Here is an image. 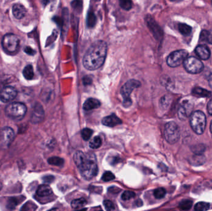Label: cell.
Wrapping results in <instances>:
<instances>
[{
  "mask_svg": "<svg viewBox=\"0 0 212 211\" xmlns=\"http://www.w3.org/2000/svg\"><path fill=\"white\" fill-rule=\"evenodd\" d=\"M107 52V45L104 41L98 40L94 42L86 52L83 64L84 67L90 71L101 68L105 62Z\"/></svg>",
  "mask_w": 212,
  "mask_h": 211,
  "instance_id": "1",
  "label": "cell"
},
{
  "mask_svg": "<svg viewBox=\"0 0 212 211\" xmlns=\"http://www.w3.org/2000/svg\"><path fill=\"white\" fill-rule=\"evenodd\" d=\"M27 106L21 102H12L6 106L5 113L7 116L14 121L22 119L26 113Z\"/></svg>",
  "mask_w": 212,
  "mask_h": 211,
  "instance_id": "2",
  "label": "cell"
},
{
  "mask_svg": "<svg viewBox=\"0 0 212 211\" xmlns=\"http://www.w3.org/2000/svg\"><path fill=\"white\" fill-rule=\"evenodd\" d=\"M2 47L9 55H15L19 50L20 41L18 37L13 34H6L2 39Z\"/></svg>",
  "mask_w": 212,
  "mask_h": 211,
  "instance_id": "3",
  "label": "cell"
},
{
  "mask_svg": "<svg viewBox=\"0 0 212 211\" xmlns=\"http://www.w3.org/2000/svg\"><path fill=\"white\" fill-rule=\"evenodd\" d=\"M207 119L205 114L201 111H196L191 113L190 124L192 130L197 134L204 133L206 127Z\"/></svg>",
  "mask_w": 212,
  "mask_h": 211,
  "instance_id": "4",
  "label": "cell"
},
{
  "mask_svg": "<svg viewBox=\"0 0 212 211\" xmlns=\"http://www.w3.org/2000/svg\"><path fill=\"white\" fill-rule=\"evenodd\" d=\"M141 86L140 81L135 79H130L121 88L120 93L123 99V106L128 107L131 105V100L130 95L135 89L138 88Z\"/></svg>",
  "mask_w": 212,
  "mask_h": 211,
  "instance_id": "5",
  "label": "cell"
},
{
  "mask_svg": "<svg viewBox=\"0 0 212 211\" xmlns=\"http://www.w3.org/2000/svg\"><path fill=\"white\" fill-rule=\"evenodd\" d=\"M164 134L166 141L171 144H174L180 137L179 127L174 121L168 122L165 125Z\"/></svg>",
  "mask_w": 212,
  "mask_h": 211,
  "instance_id": "6",
  "label": "cell"
},
{
  "mask_svg": "<svg viewBox=\"0 0 212 211\" xmlns=\"http://www.w3.org/2000/svg\"><path fill=\"white\" fill-rule=\"evenodd\" d=\"M189 53L186 50H179L172 52L167 58V64L171 68H176L182 63L187 58Z\"/></svg>",
  "mask_w": 212,
  "mask_h": 211,
  "instance_id": "7",
  "label": "cell"
},
{
  "mask_svg": "<svg viewBox=\"0 0 212 211\" xmlns=\"http://www.w3.org/2000/svg\"><path fill=\"white\" fill-rule=\"evenodd\" d=\"M183 64L186 70L191 74H199L204 70V64L202 62L194 56L187 58Z\"/></svg>",
  "mask_w": 212,
  "mask_h": 211,
  "instance_id": "8",
  "label": "cell"
},
{
  "mask_svg": "<svg viewBox=\"0 0 212 211\" xmlns=\"http://www.w3.org/2000/svg\"><path fill=\"white\" fill-rule=\"evenodd\" d=\"M81 174L86 180H91L96 177L98 172L97 164L92 160H88L80 168Z\"/></svg>",
  "mask_w": 212,
  "mask_h": 211,
  "instance_id": "9",
  "label": "cell"
},
{
  "mask_svg": "<svg viewBox=\"0 0 212 211\" xmlns=\"http://www.w3.org/2000/svg\"><path fill=\"white\" fill-rule=\"evenodd\" d=\"M14 132L10 127H4L0 130V147H8L14 139Z\"/></svg>",
  "mask_w": 212,
  "mask_h": 211,
  "instance_id": "10",
  "label": "cell"
},
{
  "mask_svg": "<svg viewBox=\"0 0 212 211\" xmlns=\"http://www.w3.org/2000/svg\"><path fill=\"white\" fill-rule=\"evenodd\" d=\"M16 89L11 86H6L0 91V101L4 103L12 101L17 96Z\"/></svg>",
  "mask_w": 212,
  "mask_h": 211,
  "instance_id": "11",
  "label": "cell"
},
{
  "mask_svg": "<svg viewBox=\"0 0 212 211\" xmlns=\"http://www.w3.org/2000/svg\"><path fill=\"white\" fill-rule=\"evenodd\" d=\"M44 117V111L41 105L36 104L34 106L30 116V121L32 123L37 124L41 122Z\"/></svg>",
  "mask_w": 212,
  "mask_h": 211,
  "instance_id": "12",
  "label": "cell"
},
{
  "mask_svg": "<svg viewBox=\"0 0 212 211\" xmlns=\"http://www.w3.org/2000/svg\"><path fill=\"white\" fill-rule=\"evenodd\" d=\"M192 106L188 102H184L178 110V116L181 120H185L192 110Z\"/></svg>",
  "mask_w": 212,
  "mask_h": 211,
  "instance_id": "13",
  "label": "cell"
},
{
  "mask_svg": "<svg viewBox=\"0 0 212 211\" xmlns=\"http://www.w3.org/2000/svg\"><path fill=\"white\" fill-rule=\"evenodd\" d=\"M195 52L197 56L203 60H207L210 57V51L209 48L205 45H200L196 47Z\"/></svg>",
  "mask_w": 212,
  "mask_h": 211,
  "instance_id": "14",
  "label": "cell"
},
{
  "mask_svg": "<svg viewBox=\"0 0 212 211\" xmlns=\"http://www.w3.org/2000/svg\"><path fill=\"white\" fill-rule=\"evenodd\" d=\"M103 124L108 127H114L122 123V121L115 114H112L111 115L104 117L102 120Z\"/></svg>",
  "mask_w": 212,
  "mask_h": 211,
  "instance_id": "15",
  "label": "cell"
},
{
  "mask_svg": "<svg viewBox=\"0 0 212 211\" xmlns=\"http://www.w3.org/2000/svg\"><path fill=\"white\" fill-rule=\"evenodd\" d=\"M12 12L15 18L17 19H21L25 16L27 10L23 5L16 3L12 6Z\"/></svg>",
  "mask_w": 212,
  "mask_h": 211,
  "instance_id": "16",
  "label": "cell"
},
{
  "mask_svg": "<svg viewBox=\"0 0 212 211\" xmlns=\"http://www.w3.org/2000/svg\"><path fill=\"white\" fill-rule=\"evenodd\" d=\"M73 160L75 165L80 169L88 160L86 155L81 151H77L73 155Z\"/></svg>",
  "mask_w": 212,
  "mask_h": 211,
  "instance_id": "17",
  "label": "cell"
},
{
  "mask_svg": "<svg viewBox=\"0 0 212 211\" xmlns=\"http://www.w3.org/2000/svg\"><path fill=\"white\" fill-rule=\"evenodd\" d=\"M99 101L93 98H90L85 101L83 104V109L86 111H91L94 109H96L101 106Z\"/></svg>",
  "mask_w": 212,
  "mask_h": 211,
  "instance_id": "18",
  "label": "cell"
},
{
  "mask_svg": "<svg viewBox=\"0 0 212 211\" xmlns=\"http://www.w3.org/2000/svg\"><path fill=\"white\" fill-rule=\"evenodd\" d=\"M192 93L194 96L199 97H209L211 96L210 91L200 87L194 88L192 91Z\"/></svg>",
  "mask_w": 212,
  "mask_h": 211,
  "instance_id": "19",
  "label": "cell"
},
{
  "mask_svg": "<svg viewBox=\"0 0 212 211\" xmlns=\"http://www.w3.org/2000/svg\"><path fill=\"white\" fill-rule=\"evenodd\" d=\"M52 193V188L47 185H42L39 186L37 190V195L40 197H45Z\"/></svg>",
  "mask_w": 212,
  "mask_h": 211,
  "instance_id": "20",
  "label": "cell"
},
{
  "mask_svg": "<svg viewBox=\"0 0 212 211\" xmlns=\"http://www.w3.org/2000/svg\"><path fill=\"white\" fill-rule=\"evenodd\" d=\"M189 162L193 165L199 166L205 162V157L203 155H194L189 158Z\"/></svg>",
  "mask_w": 212,
  "mask_h": 211,
  "instance_id": "21",
  "label": "cell"
},
{
  "mask_svg": "<svg viewBox=\"0 0 212 211\" xmlns=\"http://www.w3.org/2000/svg\"><path fill=\"white\" fill-rule=\"evenodd\" d=\"M23 76L27 80H31L34 76V69L31 65H27L23 70Z\"/></svg>",
  "mask_w": 212,
  "mask_h": 211,
  "instance_id": "22",
  "label": "cell"
},
{
  "mask_svg": "<svg viewBox=\"0 0 212 211\" xmlns=\"http://www.w3.org/2000/svg\"><path fill=\"white\" fill-rule=\"evenodd\" d=\"M200 38L201 41L212 44V30H203L201 32Z\"/></svg>",
  "mask_w": 212,
  "mask_h": 211,
  "instance_id": "23",
  "label": "cell"
},
{
  "mask_svg": "<svg viewBox=\"0 0 212 211\" xmlns=\"http://www.w3.org/2000/svg\"><path fill=\"white\" fill-rule=\"evenodd\" d=\"M178 29L180 33L184 35H188L192 32V27L184 24V23H180L178 25Z\"/></svg>",
  "mask_w": 212,
  "mask_h": 211,
  "instance_id": "24",
  "label": "cell"
},
{
  "mask_svg": "<svg viewBox=\"0 0 212 211\" xmlns=\"http://www.w3.org/2000/svg\"><path fill=\"white\" fill-rule=\"evenodd\" d=\"M21 201H22L20 200L19 198H16V197L9 198V200H7V209H9L10 210H13V209H16V206Z\"/></svg>",
  "mask_w": 212,
  "mask_h": 211,
  "instance_id": "25",
  "label": "cell"
},
{
  "mask_svg": "<svg viewBox=\"0 0 212 211\" xmlns=\"http://www.w3.org/2000/svg\"><path fill=\"white\" fill-rule=\"evenodd\" d=\"M191 150L194 155H203L205 150V146L202 144H199L191 147Z\"/></svg>",
  "mask_w": 212,
  "mask_h": 211,
  "instance_id": "26",
  "label": "cell"
},
{
  "mask_svg": "<svg viewBox=\"0 0 212 211\" xmlns=\"http://www.w3.org/2000/svg\"><path fill=\"white\" fill-rule=\"evenodd\" d=\"M86 204V201L84 198H79L73 200L71 203V206L73 209H79Z\"/></svg>",
  "mask_w": 212,
  "mask_h": 211,
  "instance_id": "27",
  "label": "cell"
},
{
  "mask_svg": "<svg viewBox=\"0 0 212 211\" xmlns=\"http://www.w3.org/2000/svg\"><path fill=\"white\" fill-rule=\"evenodd\" d=\"M37 209V205L32 201L26 202L21 208L20 211H35Z\"/></svg>",
  "mask_w": 212,
  "mask_h": 211,
  "instance_id": "28",
  "label": "cell"
},
{
  "mask_svg": "<svg viewBox=\"0 0 212 211\" xmlns=\"http://www.w3.org/2000/svg\"><path fill=\"white\" fill-rule=\"evenodd\" d=\"M48 163L50 165L55 166H62L64 164V160L58 157H52L48 159Z\"/></svg>",
  "mask_w": 212,
  "mask_h": 211,
  "instance_id": "29",
  "label": "cell"
},
{
  "mask_svg": "<svg viewBox=\"0 0 212 211\" xmlns=\"http://www.w3.org/2000/svg\"><path fill=\"white\" fill-rule=\"evenodd\" d=\"M102 144V140L99 136L94 137L90 142V147L91 149H96L99 148Z\"/></svg>",
  "mask_w": 212,
  "mask_h": 211,
  "instance_id": "30",
  "label": "cell"
},
{
  "mask_svg": "<svg viewBox=\"0 0 212 211\" xmlns=\"http://www.w3.org/2000/svg\"><path fill=\"white\" fill-rule=\"evenodd\" d=\"M192 204H193V203L192 201L186 200H182L179 203V208L181 209L182 210L187 211L191 209V208L192 207Z\"/></svg>",
  "mask_w": 212,
  "mask_h": 211,
  "instance_id": "31",
  "label": "cell"
},
{
  "mask_svg": "<svg viewBox=\"0 0 212 211\" xmlns=\"http://www.w3.org/2000/svg\"><path fill=\"white\" fill-rule=\"evenodd\" d=\"M210 208V204L205 202H199L197 203L194 207L196 211H206Z\"/></svg>",
  "mask_w": 212,
  "mask_h": 211,
  "instance_id": "32",
  "label": "cell"
},
{
  "mask_svg": "<svg viewBox=\"0 0 212 211\" xmlns=\"http://www.w3.org/2000/svg\"><path fill=\"white\" fill-rule=\"evenodd\" d=\"M166 190L163 188H159L154 191V196L156 199H162L166 195Z\"/></svg>",
  "mask_w": 212,
  "mask_h": 211,
  "instance_id": "33",
  "label": "cell"
},
{
  "mask_svg": "<svg viewBox=\"0 0 212 211\" xmlns=\"http://www.w3.org/2000/svg\"><path fill=\"white\" fill-rule=\"evenodd\" d=\"M93 133V130L90 128H85L81 131V136L85 141H88Z\"/></svg>",
  "mask_w": 212,
  "mask_h": 211,
  "instance_id": "34",
  "label": "cell"
},
{
  "mask_svg": "<svg viewBox=\"0 0 212 211\" xmlns=\"http://www.w3.org/2000/svg\"><path fill=\"white\" fill-rule=\"evenodd\" d=\"M135 196V194L130 191H125L122 195V199L123 201H128Z\"/></svg>",
  "mask_w": 212,
  "mask_h": 211,
  "instance_id": "35",
  "label": "cell"
},
{
  "mask_svg": "<svg viewBox=\"0 0 212 211\" xmlns=\"http://www.w3.org/2000/svg\"><path fill=\"white\" fill-rule=\"evenodd\" d=\"M133 3L131 1H120V7L125 9V10H130L132 7Z\"/></svg>",
  "mask_w": 212,
  "mask_h": 211,
  "instance_id": "36",
  "label": "cell"
},
{
  "mask_svg": "<svg viewBox=\"0 0 212 211\" xmlns=\"http://www.w3.org/2000/svg\"><path fill=\"white\" fill-rule=\"evenodd\" d=\"M87 23L89 27H93L96 24V17L92 12L88 14Z\"/></svg>",
  "mask_w": 212,
  "mask_h": 211,
  "instance_id": "37",
  "label": "cell"
},
{
  "mask_svg": "<svg viewBox=\"0 0 212 211\" xmlns=\"http://www.w3.org/2000/svg\"><path fill=\"white\" fill-rule=\"evenodd\" d=\"M115 179L114 175L110 172H105L102 177V180L104 182H110Z\"/></svg>",
  "mask_w": 212,
  "mask_h": 211,
  "instance_id": "38",
  "label": "cell"
},
{
  "mask_svg": "<svg viewBox=\"0 0 212 211\" xmlns=\"http://www.w3.org/2000/svg\"><path fill=\"white\" fill-rule=\"evenodd\" d=\"M105 209L107 211H113L115 209V206L113 203L110 200H105L103 203Z\"/></svg>",
  "mask_w": 212,
  "mask_h": 211,
  "instance_id": "39",
  "label": "cell"
},
{
  "mask_svg": "<svg viewBox=\"0 0 212 211\" xmlns=\"http://www.w3.org/2000/svg\"><path fill=\"white\" fill-rule=\"evenodd\" d=\"M24 52L29 55H34L35 53V51L30 47H26L24 48Z\"/></svg>",
  "mask_w": 212,
  "mask_h": 211,
  "instance_id": "40",
  "label": "cell"
},
{
  "mask_svg": "<svg viewBox=\"0 0 212 211\" xmlns=\"http://www.w3.org/2000/svg\"><path fill=\"white\" fill-rule=\"evenodd\" d=\"M54 177L53 176H51V175H49V176H45L43 178V180L44 182L45 183H52L53 180H54Z\"/></svg>",
  "mask_w": 212,
  "mask_h": 211,
  "instance_id": "41",
  "label": "cell"
},
{
  "mask_svg": "<svg viewBox=\"0 0 212 211\" xmlns=\"http://www.w3.org/2000/svg\"><path fill=\"white\" fill-rule=\"evenodd\" d=\"M207 111L210 115L212 116V99H211L207 105Z\"/></svg>",
  "mask_w": 212,
  "mask_h": 211,
  "instance_id": "42",
  "label": "cell"
},
{
  "mask_svg": "<svg viewBox=\"0 0 212 211\" xmlns=\"http://www.w3.org/2000/svg\"><path fill=\"white\" fill-rule=\"evenodd\" d=\"M92 83V80L89 77H85V78H83V83L85 85H89Z\"/></svg>",
  "mask_w": 212,
  "mask_h": 211,
  "instance_id": "43",
  "label": "cell"
},
{
  "mask_svg": "<svg viewBox=\"0 0 212 211\" xmlns=\"http://www.w3.org/2000/svg\"><path fill=\"white\" fill-rule=\"evenodd\" d=\"M120 162V159H118L117 157H114L113 160H112V162L110 164H112V165H115V164H117L118 162Z\"/></svg>",
  "mask_w": 212,
  "mask_h": 211,
  "instance_id": "44",
  "label": "cell"
},
{
  "mask_svg": "<svg viewBox=\"0 0 212 211\" xmlns=\"http://www.w3.org/2000/svg\"><path fill=\"white\" fill-rule=\"evenodd\" d=\"M209 83L210 87L212 89V74L209 76Z\"/></svg>",
  "mask_w": 212,
  "mask_h": 211,
  "instance_id": "45",
  "label": "cell"
},
{
  "mask_svg": "<svg viewBox=\"0 0 212 211\" xmlns=\"http://www.w3.org/2000/svg\"><path fill=\"white\" fill-rule=\"evenodd\" d=\"M60 211V210L57 208H53V209H50L49 211Z\"/></svg>",
  "mask_w": 212,
  "mask_h": 211,
  "instance_id": "46",
  "label": "cell"
},
{
  "mask_svg": "<svg viewBox=\"0 0 212 211\" xmlns=\"http://www.w3.org/2000/svg\"><path fill=\"white\" fill-rule=\"evenodd\" d=\"M210 131L212 133V121H211V123H210Z\"/></svg>",
  "mask_w": 212,
  "mask_h": 211,
  "instance_id": "47",
  "label": "cell"
},
{
  "mask_svg": "<svg viewBox=\"0 0 212 211\" xmlns=\"http://www.w3.org/2000/svg\"><path fill=\"white\" fill-rule=\"evenodd\" d=\"M1 188H2V185H1V183H0V190L1 189Z\"/></svg>",
  "mask_w": 212,
  "mask_h": 211,
  "instance_id": "48",
  "label": "cell"
},
{
  "mask_svg": "<svg viewBox=\"0 0 212 211\" xmlns=\"http://www.w3.org/2000/svg\"><path fill=\"white\" fill-rule=\"evenodd\" d=\"M81 211H86V209H83V210H81Z\"/></svg>",
  "mask_w": 212,
  "mask_h": 211,
  "instance_id": "49",
  "label": "cell"
},
{
  "mask_svg": "<svg viewBox=\"0 0 212 211\" xmlns=\"http://www.w3.org/2000/svg\"><path fill=\"white\" fill-rule=\"evenodd\" d=\"M103 211L102 210H99V211Z\"/></svg>",
  "mask_w": 212,
  "mask_h": 211,
  "instance_id": "50",
  "label": "cell"
}]
</instances>
